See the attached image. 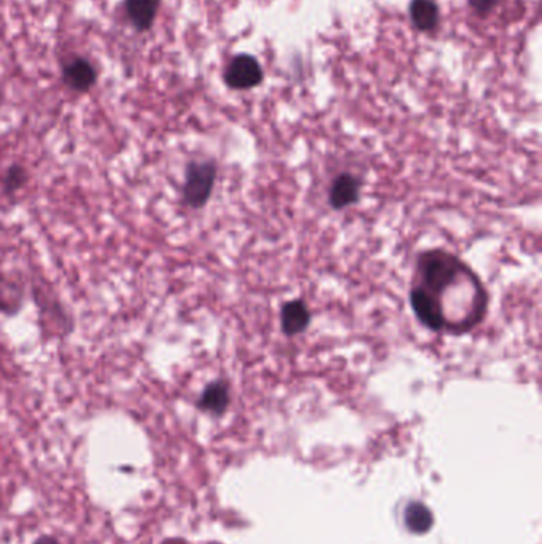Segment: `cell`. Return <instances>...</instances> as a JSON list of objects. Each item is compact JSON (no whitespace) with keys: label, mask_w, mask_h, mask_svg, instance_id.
Listing matches in <instances>:
<instances>
[{"label":"cell","mask_w":542,"mask_h":544,"mask_svg":"<svg viewBox=\"0 0 542 544\" xmlns=\"http://www.w3.org/2000/svg\"><path fill=\"white\" fill-rule=\"evenodd\" d=\"M416 274V286H422L435 303L445 293L450 295L444 313V330L449 332L453 311L452 333L456 334L470 332L482 322L489 296L479 277L462 259L444 250H428L418 257Z\"/></svg>","instance_id":"6da1fadb"},{"label":"cell","mask_w":542,"mask_h":544,"mask_svg":"<svg viewBox=\"0 0 542 544\" xmlns=\"http://www.w3.org/2000/svg\"><path fill=\"white\" fill-rule=\"evenodd\" d=\"M217 179V166L212 161H192L186 167L183 200L192 209H201L210 200Z\"/></svg>","instance_id":"7a4b0ae2"},{"label":"cell","mask_w":542,"mask_h":544,"mask_svg":"<svg viewBox=\"0 0 542 544\" xmlns=\"http://www.w3.org/2000/svg\"><path fill=\"white\" fill-rule=\"evenodd\" d=\"M225 81L232 89H252L263 81V69L250 54H238L226 69Z\"/></svg>","instance_id":"3957f363"},{"label":"cell","mask_w":542,"mask_h":544,"mask_svg":"<svg viewBox=\"0 0 542 544\" xmlns=\"http://www.w3.org/2000/svg\"><path fill=\"white\" fill-rule=\"evenodd\" d=\"M410 305L414 309L416 319L433 332L444 330V319L441 309L436 303L430 298V295L425 292L422 286H414L410 290Z\"/></svg>","instance_id":"277c9868"},{"label":"cell","mask_w":542,"mask_h":544,"mask_svg":"<svg viewBox=\"0 0 542 544\" xmlns=\"http://www.w3.org/2000/svg\"><path fill=\"white\" fill-rule=\"evenodd\" d=\"M282 332L286 336H298L311 325V311L303 299H293L282 307L280 314Z\"/></svg>","instance_id":"5b68a950"},{"label":"cell","mask_w":542,"mask_h":544,"mask_svg":"<svg viewBox=\"0 0 542 544\" xmlns=\"http://www.w3.org/2000/svg\"><path fill=\"white\" fill-rule=\"evenodd\" d=\"M360 192H361V180L351 174H341L331 186L330 204L332 209L341 211L358 202Z\"/></svg>","instance_id":"8992f818"},{"label":"cell","mask_w":542,"mask_h":544,"mask_svg":"<svg viewBox=\"0 0 542 544\" xmlns=\"http://www.w3.org/2000/svg\"><path fill=\"white\" fill-rule=\"evenodd\" d=\"M229 387L225 380H215L212 384L207 385L204 392L199 399L198 406L205 412H212L215 416H220L228 409L229 406Z\"/></svg>","instance_id":"52a82bcc"},{"label":"cell","mask_w":542,"mask_h":544,"mask_svg":"<svg viewBox=\"0 0 542 544\" xmlns=\"http://www.w3.org/2000/svg\"><path fill=\"white\" fill-rule=\"evenodd\" d=\"M409 14L418 31L428 33L439 24V8L435 0H412Z\"/></svg>","instance_id":"ba28073f"},{"label":"cell","mask_w":542,"mask_h":544,"mask_svg":"<svg viewBox=\"0 0 542 544\" xmlns=\"http://www.w3.org/2000/svg\"><path fill=\"white\" fill-rule=\"evenodd\" d=\"M64 80L77 91H88L96 83V70L85 60H75L64 69Z\"/></svg>","instance_id":"9c48e42d"},{"label":"cell","mask_w":542,"mask_h":544,"mask_svg":"<svg viewBox=\"0 0 542 544\" xmlns=\"http://www.w3.org/2000/svg\"><path fill=\"white\" fill-rule=\"evenodd\" d=\"M159 8V0H127L126 10L134 26L144 31L152 26L156 12Z\"/></svg>","instance_id":"30bf717a"},{"label":"cell","mask_w":542,"mask_h":544,"mask_svg":"<svg viewBox=\"0 0 542 544\" xmlns=\"http://www.w3.org/2000/svg\"><path fill=\"white\" fill-rule=\"evenodd\" d=\"M406 525L416 533H425L433 525V514L424 503H410L406 510Z\"/></svg>","instance_id":"8fae6325"},{"label":"cell","mask_w":542,"mask_h":544,"mask_svg":"<svg viewBox=\"0 0 542 544\" xmlns=\"http://www.w3.org/2000/svg\"><path fill=\"white\" fill-rule=\"evenodd\" d=\"M27 174L24 167L12 166L8 169L5 177H4V190L7 194L16 192L21 186L26 183Z\"/></svg>","instance_id":"7c38bea8"},{"label":"cell","mask_w":542,"mask_h":544,"mask_svg":"<svg viewBox=\"0 0 542 544\" xmlns=\"http://www.w3.org/2000/svg\"><path fill=\"white\" fill-rule=\"evenodd\" d=\"M471 8L479 14H487L500 4V0H468Z\"/></svg>","instance_id":"4fadbf2b"},{"label":"cell","mask_w":542,"mask_h":544,"mask_svg":"<svg viewBox=\"0 0 542 544\" xmlns=\"http://www.w3.org/2000/svg\"><path fill=\"white\" fill-rule=\"evenodd\" d=\"M33 544H60V543H58V541H56V539H54V538L42 537V538H39V539H37V541H35V543H33Z\"/></svg>","instance_id":"5bb4252c"}]
</instances>
